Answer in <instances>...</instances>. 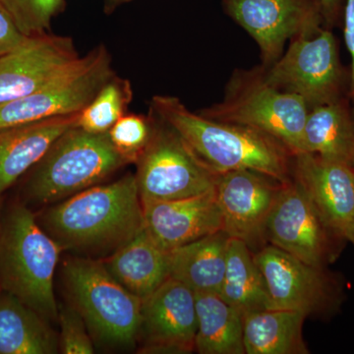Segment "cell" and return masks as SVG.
<instances>
[{
    "mask_svg": "<svg viewBox=\"0 0 354 354\" xmlns=\"http://www.w3.org/2000/svg\"><path fill=\"white\" fill-rule=\"evenodd\" d=\"M128 164L109 133L93 134L69 128L35 165L25 195L36 204H50L97 185Z\"/></svg>",
    "mask_w": 354,
    "mask_h": 354,
    "instance_id": "obj_5",
    "label": "cell"
},
{
    "mask_svg": "<svg viewBox=\"0 0 354 354\" xmlns=\"http://www.w3.org/2000/svg\"><path fill=\"white\" fill-rule=\"evenodd\" d=\"M151 116L152 136L137 160L142 203L183 199L215 189L220 174L200 160L178 133L153 113Z\"/></svg>",
    "mask_w": 354,
    "mask_h": 354,
    "instance_id": "obj_8",
    "label": "cell"
},
{
    "mask_svg": "<svg viewBox=\"0 0 354 354\" xmlns=\"http://www.w3.org/2000/svg\"><path fill=\"white\" fill-rule=\"evenodd\" d=\"M130 1H132V0H106L104 1V10L106 13H111L114 9Z\"/></svg>",
    "mask_w": 354,
    "mask_h": 354,
    "instance_id": "obj_33",
    "label": "cell"
},
{
    "mask_svg": "<svg viewBox=\"0 0 354 354\" xmlns=\"http://www.w3.org/2000/svg\"><path fill=\"white\" fill-rule=\"evenodd\" d=\"M196 333V293L181 281L169 277L142 300V353H192Z\"/></svg>",
    "mask_w": 354,
    "mask_h": 354,
    "instance_id": "obj_14",
    "label": "cell"
},
{
    "mask_svg": "<svg viewBox=\"0 0 354 354\" xmlns=\"http://www.w3.org/2000/svg\"><path fill=\"white\" fill-rule=\"evenodd\" d=\"M14 24L25 37L44 34L64 9V0H0Z\"/></svg>",
    "mask_w": 354,
    "mask_h": 354,
    "instance_id": "obj_27",
    "label": "cell"
},
{
    "mask_svg": "<svg viewBox=\"0 0 354 354\" xmlns=\"http://www.w3.org/2000/svg\"><path fill=\"white\" fill-rule=\"evenodd\" d=\"M230 236L223 230L169 251V277L195 293H220Z\"/></svg>",
    "mask_w": 354,
    "mask_h": 354,
    "instance_id": "obj_20",
    "label": "cell"
},
{
    "mask_svg": "<svg viewBox=\"0 0 354 354\" xmlns=\"http://www.w3.org/2000/svg\"><path fill=\"white\" fill-rule=\"evenodd\" d=\"M351 111H353V116L354 120V102H353V106H351Z\"/></svg>",
    "mask_w": 354,
    "mask_h": 354,
    "instance_id": "obj_35",
    "label": "cell"
},
{
    "mask_svg": "<svg viewBox=\"0 0 354 354\" xmlns=\"http://www.w3.org/2000/svg\"><path fill=\"white\" fill-rule=\"evenodd\" d=\"M304 152L354 167V120L348 97L309 111Z\"/></svg>",
    "mask_w": 354,
    "mask_h": 354,
    "instance_id": "obj_21",
    "label": "cell"
},
{
    "mask_svg": "<svg viewBox=\"0 0 354 354\" xmlns=\"http://www.w3.org/2000/svg\"><path fill=\"white\" fill-rule=\"evenodd\" d=\"M132 97L131 85L128 80L114 75L79 113L77 127L93 134L109 133L124 115Z\"/></svg>",
    "mask_w": 354,
    "mask_h": 354,
    "instance_id": "obj_26",
    "label": "cell"
},
{
    "mask_svg": "<svg viewBox=\"0 0 354 354\" xmlns=\"http://www.w3.org/2000/svg\"><path fill=\"white\" fill-rule=\"evenodd\" d=\"M346 239H348V241L353 242V243L354 244V216L353 223H351V227H349L348 236H346Z\"/></svg>",
    "mask_w": 354,
    "mask_h": 354,
    "instance_id": "obj_34",
    "label": "cell"
},
{
    "mask_svg": "<svg viewBox=\"0 0 354 354\" xmlns=\"http://www.w3.org/2000/svg\"><path fill=\"white\" fill-rule=\"evenodd\" d=\"M309 109L301 97L283 92L266 81L262 65L235 69L220 102L200 111L209 120L252 128L304 153V129Z\"/></svg>",
    "mask_w": 354,
    "mask_h": 354,
    "instance_id": "obj_4",
    "label": "cell"
},
{
    "mask_svg": "<svg viewBox=\"0 0 354 354\" xmlns=\"http://www.w3.org/2000/svg\"><path fill=\"white\" fill-rule=\"evenodd\" d=\"M26 38L27 37L21 34L12 18L0 2V57L19 46Z\"/></svg>",
    "mask_w": 354,
    "mask_h": 354,
    "instance_id": "obj_30",
    "label": "cell"
},
{
    "mask_svg": "<svg viewBox=\"0 0 354 354\" xmlns=\"http://www.w3.org/2000/svg\"><path fill=\"white\" fill-rule=\"evenodd\" d=\"M151 113L178 133L198 158L218 174L249 169L281 183L292 178V153L265 133L209 120L171 95H155Z\"/></svg>",
    "mask_w": 354,
    "mask_h": 354,
    "instance_id": "obj_2",
    "label": "cell"
},
{
    "mask_svg": "<svg viewBox=\"0 0 354 354\" xmlns=\"http://www.w3.org/2000/svg\"><path fill=\"white\" fill-rule=\"evenodd\" d=\"M266 241L307 264L327 268L346 239L329 227L295 179L281 184L266 225Z\"/></svg>",
    "mask_w": 354,
    "mask_h": 354,
    "instance_id": "obj_11",
    "label": "cell"
},
{
    "mask_svg": "<svg viewBox=\"0 0 354 354\" xmlns=\"http://www.w3.org/2000/svg\"><path fill=\"white\" fill-rule=\"evenodd\" d=\"M65 285L77 311L102 344L127 348L141 333L142 300L111 276L104 263L87 257L67 260Z\"/></svg>",
    "mask_w": 354,
    "mask_h": 354,
    "instance_id": "obj_6",
    "label": "cell"
},
{
    "mask_svg": "<svg viewBox=\"0 0 354 354\" xmlns=\"http://www.w3.org/2000/svg\"><path fill=\"white\" fill-rule=\"evenodd\" d=\"M79 114L0 129V194L38 164L55 141L75 127Z\"/></svg>",
    "mask_w": 354,
    "mask_h": 354,
    "instance_id": "obj_18",
    "label": "cell"
},
{
    "mask_svg": "<svg viewBox=\"0 0 354 354\" xmlns=\"http://www.w3.org/2000/svg\"><path fill=\"white\" fill-rule=\"evenodd\" d=\"M143 221L136 176L127 174L67 198L44 212L39 223L62 250L94 259L124 245Z\"/></svg>",
    "mask_w": 354,
    "mask_h": 354,
    "instance_id": "obj_1",
    "label": "cell"
},
{
    "mask_svg": "<svg viewBox=\"0 0 354 354\" xmlns=\"http://www.w3.org/2000/svg\"><path fill=\"white\" fill-rule=\"evenodd\" d=\"M215 189L183 199L142 203L147 234L171 251L223 230Z\"/></svg>",
    "mask_w": 354,
    "mask_h": 354,
    "instance_id": "obj_17",
    "label": "cell"
},
{
    "mask_svg": "<svg viewBox=\"0 0 354 354\" xmlns=\"http://www.w3.org/2000/svg\"><path fill=\"white\" fill-rule=\"evenodd\" d=\"M325 27L332 30L342 21L344 0H320Z\"/></svg>",
    "mask_w": 354,
    "mask_h": 354,
    "instance_id": "obj_32",
    "label": "cell"
},
{
    "mask_svg": "<svg viewBox=\"0 0 354 354\" xmlns=\"http://www.w3.org/2000/svg\"><path fill=\"white\" fill-rule=\"evenodd\" d=\"M254 259L264 279L270 309L293 310L307 318L339 311L341 281L327 268L307 264L271 244L254 252Z\"/></svg>",
    "mask_w": 354,
    "mask_h": 354,
    "instance_id": "obj_10",
    "label": "cell"
},
{
    "mask_svg": "<svg viewBox=\"0 0 354 354\" xmlns=\"http://www.w3.org/2000/svg\"><path fill=\"white\" fill-rule=\"evenodd\" d=\"M195 351L201 354H245L243 315L218 293H196Z\"/></svg>",
    "mask_w": 354,
    "mask_h": 354,
    "instance_id": "obj_24",
    "label": "cell"
},
{
    "mask_svg": "<svg viewBox=\"0 0 354 354\" xmlns=\"http://www.w3.org/2000/svg\"><path fill=\"white\" fill-rule=\"evenodd\" d=\"M153 132L152 116L123 115L109 131L114 148L127 162H137L148 146Z\"/></svg>",
    "mask_w": 354,
    "mask_h": 354,
    "instance_id": "obj_28",
    "label": "cell"
},
{
    "mask_svg": "<svg viewBox=\"0 0 354 354\" xmlns=\"http://www.w3.org/2000/svg\"><path fill=\"white\" fill-rule=\"evenodd\" d=\"M80 57L68 37H27L0 57V104L27 97Z\"/></svg>",
    "mask_w": 354,
    "mask_h": 354,
    "instance_id": "obj_15",
    "label": "cell"
},
{
    "mask_svg": "<svg viewBox=\"0 0 354 354\" xmlns=\"http://www.w3.org/2000/svg\"><path fill=\"white\" fill-rule=\"evenodd\" d=\"M60 322L59 351L65 354L95 353L92 339L86 330L85 321L77 309L64 308L58 311Z\"/></svg>",
    "mask_w": 354,
    "mask_h": 354,
    "instance_id": "obj_29",
    "label": "cell"
},
{
    "mask_svg": "<svg viewBox=\"0 0 354 354\" xmlns=\"http://www.w3.org/2000/svg\"><path fill=\"white\" fill-rule=\"evenodd\" d=\"M19 298L0 293V354H53L58 337L46 322Z\"/></svg>",
    "mask_w": 354,
    "mask_h": 354,
    "instance_id": "obj_23",
    "label": "cell"
},
{
    "mask_svg": "<svg viewBox=\"0 0 354 354\" xmlns=\"http://www.w3.org/2000/svg\"><path fill=\"white\" fill-rule=\"evenodd\" d=\"M114 75L111 55L100 44L67 65L36 92L0 104V129L79 114Z\"/></svg>",
    "mask_w": 354,
    "mask_h": 354,
    "instance_id": "obj_9",
    "label": "cell"
},
{
    "mask_svg": "<svg viewBox=\"0 0 354 354\" xmlns=\"http://www.w3.org/2000/svg\"><path fill=\"white\" fill-rule=\"evenodd\" d=\"M218 295L242 315L270 309L264 279L254 252L239 239L230 237L228 241L225 277Z\"/></svg>",
    "mask_w": 354,
    "mask_h": 354,
    "instance_id": "obj_25",
    "label": "cell"
},
{
    "mask_svg": "<svg viewBox=\"0 0 354 354\" xmlns=\"http://www.w3.org/2000/svg\"><path fill=\"white\" fill-rule=\"evenodd\" d=\"M104 263L118 283L145 299L169 278V254L142 227Z\"/></svg>",
    "mask_w": 354,
    "mask_h": 354,
    "instance_id": "obj_19",
    "label": "cell"
},
{
    "mask_svg": "<svg viewBox=\"0 0 354 354\" xmlns=\"http://www.w3.org/2000/svg\"><path fill=\"white\" fill-rule=\"evenodd\" d=\"M0 230H1V223H0Z\"/></svg>",
    "mask_w": 354,
    "mask_h": 354,
    "instance_id": "obj_36",
    "label": "cell"
},
{
    "mask_svg": "<svg viewBox=\"0 0 354 354\" xmlns=\"http://www.w3.org/2000/svg\"><path fill=\"white\" fill-rule=\"evenodd\" d=\"M281 184L249 169L220 174L215 191L223 232L253 252L265 246L266 225Z\"/></svg>",
    "mask_w": 354,
    "mask_h": 354,
    "instance_id": "obj_13",
    "label": "cell"
},
{
    "mask_svg": "<svg viewBox=\"0 0 354 354\" xmlns=\"http://www.w3.org/2000/svg\"><path fill=\"white\" fill-rule=\"evenodd\" d=\"M344 43L351 58V70H349L348 97L354 102V0H344Z\"/></svg>",
    "mask_w": 354,
    "mask_h": 354,
    "instance_id": "obj_31",
    "label": "cell"
},
{
    "mask_svg": "<svg viewBox=\"0 0 354 354\" xmlns=\"http://www.w3.org/2000/svg\"><path fill=\"white\" fill-rule=\"evenodd\" d=\"M291 176L329 227L348 241L354 216V167L304 152L293 156Z\"/></svg>",
    "mask_w": 354,
    "mask_h": 354,
    "instance_id": "obj_16",
    "label": "cell"
},
{
    "mask_svg": "<svg viewBox=\"0 0 354 354\" xmlns=\"http://www.w3.org/2000/svg\"><path fill=\"white\" fill-rule=\"evenodd\" d=\"M221 7L257 44L264 68L283 55L288 41L326 28L320 0H223Z\"/></svg>",
    "mask_w": 354,
    "mask_h": 354,
    "instance_id": "obj_12",
    "label": "cell"
},
{
    "mask_svg": "<svg viewBox=\"0 0 354 354\" xmlns=\"http://www.w3.org/2000/svg\"><path fill=\"white\" fill-rule=\"evenodd\" d=\"M62 250L24 205L13 206L1 223L0 286L46 320L58 317L53 278Z\"/></svg>",
    "mask_w": 354,
    "mask_h": 354,
    "instance_id": "obj_3",
    "label": "cell"
},
{
    "mask_svg": "<svg viewBox=\"0 0 354 354\" xmlns=\"http://www.w3.org/2000/svg\"><path fill=\"white\" fill-rule=\"evenodd\" d=\"M307 316L286 309H264L243 315L245 354H307L304 324Z\"/></svg>",
    "mask_w": 354,
    "mask_h": 354,
    "instance_id": "obj_22",
    "label": "cell"
},
{
    "mask_svg": "<svg viewBox=\"0 0 354 354\" xmlns=\"http://www.w3.org/2000/svg\"><path fill=\"white\" fill-rule=\"evenodd\" d=\"M264 71L270 85L301 97L309 111L348 97L349 75L328 28L312 38L291 39L288 50Z\"/></svg>",
    "mask_w": 354,
    "mask_h": 354,
    "instance_id": "obj_7",
    "label": "cell"
}]
</instances>
